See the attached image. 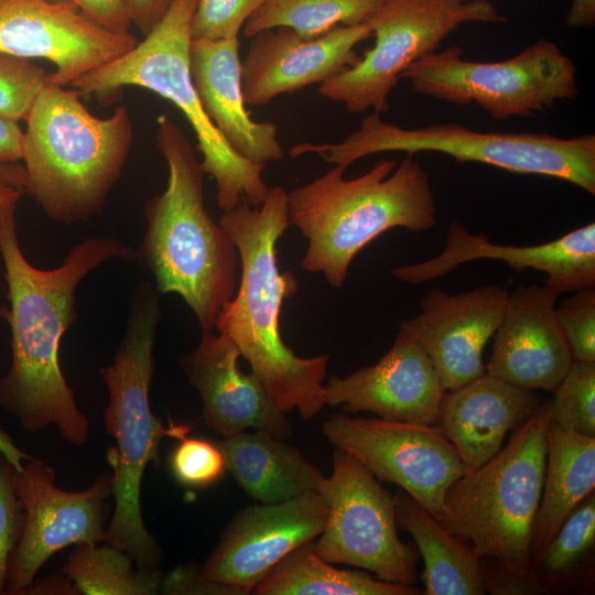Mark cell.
<instances>
[{"label":"cell","mask_w":595,"mask_h":595,"mask_svg":"<svg viewBox=\"0 0 595 595\" xmlns=\"http://www.w3.org/2000/svg\"><path fill=\"white\" fill-rule=\"evenodd\" d=\"M17 204L0 207V256L10 307L11 365L0 376V405L31 432L54 424L63 437L83 444L88 421L77 408L60 366L61 339L76 320L80 281L109 259L131 260L134 252L115 237H89L50 270L34 267L18 239Z\"/></svg>","instance_id":"1"},{"label":"cell","mask_w":595,"mask_h":595,"mask_svg":"<svg viewBox=\"0 0 595 595\" xmlns=\"http://www.w3.org/2000/svg\"><path fill=\"white\" fill-rule=\"evenodd\" d=\"M219 224L237 247L241 274L215 329L235 343L283 412L296 409L311 419L325 407L328 355L299 357L281 337L282 303L298 291L294 273L280 272L277 261V242L291 225L286 191L271 187L260 205L242 202L224 212Z\"/></svg>","instance_id":"2"},{"label":"cell","mask_w":595,"mask_h":595,"mask_svg":"<svg viewBox=\"0 0 595 595\" xmlns=\"http://www.w3.org/2000/svg\"><path fill=\"white\" fill-rule=\"evenodd\" d=\"M156 126L167 184L145 203L147 230L134 258L152 273L159 293L178 294L202 331H214L237 291V247L205 207V173L185 132L167 115Z\"/></svg>","instance_id":"3"},{"label":"cell","mask_w":595,"mask_h":595,"mask_svg":"<svg viewBox=\"0 0 595 595\" xmlns=\"http://www.w3.org/2000/svg\"><path fill=\"white\" fill-rule=\"evenodd\" d=\"M345 170L335 165L286 192L290 224L309 241L301 266L334 288L343 286L356 255L385 231H425L436 224L429 175L413 155L399 164L380 160L351 180Z\"/></svg>","instance_id":"4"},{"label":"cell","mask_w":595,"mask_h":595,"mask_svg":"<svg viewBox=\"0 0 595 595\" xmlns=\"http://www.w3.org/2000/svg\"><path fill=\"white\" fill-rule=\"evenodd\" d=\"M22 164L26 191L61 224L98 215L119 180L132 143L126 107L94 116L75 89L46 82L26 118Z\"/></svg>","instance_id":"5"},{"label":"cell","mask_w":595,"mask_h":595,"mask_svg":"<svg viewBox=\"0 0 595 595\" xmlns=\"http://www.w3.org/2000/svg\"><path fill=\"white\" fill-rule=\"evenodd\" d=\"M158 293L148 282L136 288L123 338L112 364L101 370L109 394L105 423L117 443V450L109 455L115 468L111 486L116 507L106 541L145 569H155L160 551L142 521L143 472L149 462L158 458L163 436L180 439L188 431L184 424L165 428L150 409L153 346L161 317Z\"/></svg>","instance_id":"6"},{"label":"cell","mask_w":595,"mask_h":595,"mask_svg":"<svg viewBox=\"0 0 595 595\" xmlns=\"http://www.w3.org/2000/svg\"><path fill=\"white\" fill-rule=\"evenodd\" d=\"M197 0H173L161 20L141 42L115 61L79 77L71 86L82 98L109 101L126 86L151 90L173 102L191 125L202 169L216 183L223 212L242 202L260 205L269 191L262 178L266 165L240 156L206 115L190 72L191 23Z\"/></svg>","instance_id":"7"},{"label":"cell","mask_w":595,"mask_h":595,"mask_svg":"<svg viewBox=\"0 0 595 595\" xmlns=\"http://www.w3.org/2000/svg\"><path fill=\"white\" fill-rule=\"evenodd\" d=\"M437 152L457 162H477L517 174L543 175L595 194V136L561 138L549 133L483 132L459 123L403 128L380 113L366 116L359 127L337 143H299L298 158L314 153L347 169L355 161L381 152Z\"/></svg>","instance_id":"8"},{"label":"cell","mask_w":595,"mask_h":595,"mask_svg":"<svg viewBox=\"0 0 595 595\" xmlns=\"http://www.w3.org/2000/svg\"><path fill=\"white\" fill-rule=\"evenodd\" d=\"M548 415L544 402L500 451L457 478L444 497L442 522L480 558L532 574L530 541L542 495Z\"/></svg>","instance_id":"9"},{"label":"cell","mask_w":595,"mask_h":595,"mask_svg":"<svg viewBox=\"0 0 595 595\" xmlns=\"http://www.w3.org/2000/svg\"><path fill=\"white\" fill-rule=\"evenodd\" d=\"M401 78L418 94L477 104L495 120L533 117L578 94L573 61L544 37L499 62L468 61L461 47L450 46L420 58Z\"/></svg>","instance_id":"10"},{"label":"cell","mask_w":595,"mask_h":595,"mask_svg":"<svg viewBox=\"0 0 595 595\" xmlns=\"http://www.w3.org/2000/svg\"><path fill=\"white\" fill-rule=\"evenodd\" d=\"M505 21L488 0H385L368 21L374 46L354 66L320 84L317 91L354 113L387 112L402 73L435 52L459 25Z\"/></svg>","instance_id":"11"},{"label":"cell","mask_w":595,"mask_h":595,"mask_svg":"<svg viewBox=\"0 0 595 595\" xmlns=\"http://www.w3.org/2000/svg\"><path fill=\"white\" fill-rule=\"evenodd\" d=\"M327 506L315 552L332 564H347L379 580L413 585L418 552L398 536L393 495L354 456L335 447L333 470L317 491Z\"/></svg>","instance_id":"12"},{"label":"cell","mask_w":595,"mask_h":595,"mask_svg":"<svg viewBox=\"0 0 595 595\" xmlns=\"http://www.w3.org/2000/svg\"><path fill=\"white\" fill-rule=\"evenodd\" d=\"M323 434L378 480L396 484L440 521L447 488L470 472L435 424L331 415Z\"/></svg>","instance_id":"13"},{"label":"cell","mask_w":595,"mask_h":595,"mask_svg":"<svg viewBox=\"0 0 595 595\" xmlns=\"http://www.w3.org/2000/svg\"><path fill=\"white\" fill-rule=\"evenodd\" d=\"M14 486L24 515L4 591L24 594L55 552L71 544L106 540L105 500L112 486L111 479L100 477L86 490H62L55 486L53 469L32 457L15 469Z\"/></svg>","instance_id":"14"},{"label":"cell","mask_w":595,"mask_h":595,"mask_svg":"<svg viewBox=\"0 0 595 595\" xmlns=\"http://www.w3.org/2000/svg\"><path fill=\"white\" fill-rule=\"evenodd\" d=\"M134 35L111 32L74 7L53 0H0V52L50 61L47 80L71 86L137 45Z\"/></svg>","instance_id":"15"},{"label":"cell","mask_w":595,"mask_h":595,"mask_svg":"<svg viewBox=\"0 0 595 595\" xmlns=\"http://www.w3.org/2000/svg\"><path fill=\"white\" fill-rule=\"evenodd\" d=\"M327 512L317 491L249 506L229 522L198 576L249 594L280 560L321 534Z\"/></svg>","instance_id":"16"},{"label":"cell","mask_w":595,"mask_h":595,"mask_svg":"<svg viewBox=\"0 0 595 595\" xmlns=\"http://www.w3.org/2000/svg\"><path fill=\"white\" fill-rule=\"evenodd\" d=\"M509 290L486 284L457 294L433 288L420 312L400 322L433 364L445 390L485 372L483 350L499 325Z\"/></svg>","instance_id":"17"},{"label":"cell","mask_w":595,"mask_h":595,"mask_svg":"<svg viewBox=\"0 0 595 595\" xmlns=\"http://www.w3.org/2000/svg\"><path fill=\"white\" fill-rule=\"evenodd\" d=\"M476 259L506 261L517 272L533 269L545 273L544 284L560 294L595 288V223H588L545 244L505 246L469 232L458 220L447 228L444 249L435 257L390 273L410 284H421Z\"/></svg>","instance_id":"18"},{"label":"cell","mask_w":595,"mask_h":595,"mask_svg":"<svg viewBox=\"0 0 595 595\" xmlns=\"http://www.w3.org/2000/svg\"><path fill=\"white\" fill-rule=\"evenodd\" d=\"M370 36L369 22L338 26L314 39H302L288 28L255 34L241 61L246 105L263 106L280 95L327 82L359 61L355 47Z\"/></svg>","instance_id":"19"},{"label":"cell","mask_w":595,"mask_h":595,"mask_svg":"<svg viewBox=\"0 0 595 595\" xmlns=\"http://www.w3.org/2000/svg\"><path fill=\"white\" fill-rule=\"evenodd\" d=\"M324 402L346 413L434 424L445 389L419 343L399 328L391 348L372 366L346 377H329Z\"/></svg>","instance_id":"20"},{"label":"cell","mask_w":595,"mask_h":595,"mask_svg":"<svg viewBox=\"0 0 595 595\" xmlns=\"http://www.w3.org/2000/svg\"><path fill=\"white\" fill-rule=\"evenodd\" d=\"M560 295L545 284L509 291L486 372L529 390L554 391L573 363L555 317Z\"/></svg>","instance_id":"21"},{"label":"cell","mask_w":595,"mask_h":595,"mask_svg":"<svg viewBox=\"0 0 595 595\" xmlns=\"http://www.w3.org/2000/svg\"><path fill=\"white\" fill-rule=\"evenodd\" d=\"M239 356L235 343L214 329L203 332L197 347L181 359L201 396L206 424L224 436L253 429L288 439L286 413L252 371H241Z\"/></svg>","instance_id":"22"},{"label":"cell","mask_w":595,"mask_h":595,"mask_svg":"<svg viewBox=\"0 0 595 595\" xmlns=\"http://www.w3.org/2000/svg\"><path fill=\"white\" fill-rule=\"evenodd\" d=\"M188 63L201 104L228 144L255 164L283 159L278 127L253 120L246 109L238 37L192 40Z\"/></svg>","instance_id":"23"},{"label":"cell","mask_w":595,"mask_h":595,"mask_svg":"<svg viewBox=\"0 0 595 595\" xmlns=\"http://www.w3.org/2000/svg\"><path fill=\"white\" fill-rule=\"evenodd\" d=\"M542 403L534 390L485 371L445 391L434 424L473 470L497 454L507 433L534 414Z\"/></svg>","instance_id":"24"},{"label":"cell","mask_w":595,"mask_h":595,"mask_svg":"<svg viewBox=\"0 0 595 595\" xmlns=\"http://www.w3.org/2000/svg\"><path fill=\"white\" fill-rule=\"evenodd\" d=\"M226 468L260 504L282 502L318 491L325 478L294 446L267 431H240L218 443Z\"/></svg>","instance_id":"25"},{"label":"cell","mask_w":595,"mask_h":595,"mask_svg":"<svg viewBox=\"0 0 595 595\" xmlns=\"http://www.w3.org/2000/svg\"><path fill=\"white\" fill-rule=\"evenodd\" d=\"M545 441L542 495L530 541L532 570L564 520L595 487V437L570 432L548 420Z\"/></svg>","instance_id":"26"},{"label":"cell","mask_w":595,"mask_h":595,"mask_svg":"<svg viewBox=\"0 0 595 595\" xmlns=\"http://www.w3.org/2000/svg\"><path fill=\"white\" fill-rule=\"evenodd\" d=\"M393 500L398 527L412 536L423 558V594H485L480 556L474 549L401 488Z\"/></svg>","instance_id":"27"},{"label":"cell","mask_w":595,"mask_h":595,"mask_svg":"<svg viewBox=\"0 0 595 595\" xmlns=\"http://www.w3.org/2000/svg\"><path fill=\"white\" fill-rule=\"evenodd\" d=\"M314 540L280 560L252 589L258 595H419L413 585L386 582L335 567L314 550Z\"/></svg>","instance_id":"28"},{"label":"cell","mask_w":595,"mask_h":595,"mask_svg":"<svg viewBox=\"0 0 595 595\" xmlns=\"http://www.w3.org/2000/svg\"><path fill=\"white\" fill-rule=\"evenodd\" d=\"M385 0H267L244 25V34L288 28L302 39L321 36L338 26L368 22Z\"/></svg>","instance_id":"29"},{"label":"cell","mask_w":595,"mask_h":595,"mask_svg":"<svg viewBox=\"0 0 595 595\" xmlns=\"http://www.w3.org/2000/svg\"><path fill=\"white\" fill-rule=\"evenodd\" d=\"M126 552L108 544H79L69 555L64 573L88 595H149L160 588L155 569L134 567Z\"/></svg>","instance_id":"30"},{"label":"cell","mask_w":595,"mask_h":595,"mask_svg":"<svg viewBox=\"0 0 595 595\" xmlns=\"http://www.w3.org/2000/svg\"><path fill=\"white\" fill-rule=\"evenodd\" d=\"M595 544V495L591 493L564 520L532 572L547 586H564L589 570Z\"/></svg>","instance_id":"31"},{"label":"cell","mask_w":595,"mask_h":595,"mask_svg":"<svg viewBox=\"0 0 595 595\" xmlns=\"http://www.w3.org/2000/svg\"><path fill=\"white\" fill-rule=\"evenodd\" d=\"M544 402L548 420L584 436L595 437V361H574Z\"/></svg>","instance_id":"32"},{"label":"cell","mask_w":595,"mask_h":595,"mask_svg":"<svg viewBox=\"0 0 595 595\" xmlns=\"http://www.w3.org/2000/svg\"><path fill=\"white\" fill-rule=\"evenodd\" d=\"M47 75L31 60L0 52V117L26 120Z\"/></svg>","instance_id":"33"},{"label":"cell","mask_w":595,"mask_h":595,"mask_svg":"<svg viewBox=\"0 0 595 595\" xmlns=\"http://www.w3.org/2000/svg\"><path fill=\"white\" fill-rule=\"evenodd\" d=\"M267 0H197L191 23L192 40L238 37L248 19Z\"/></svg>","instance_id":"34"},{"label":"cell","mask_w":595,"mask_h":595,"mask_svg":"<svg viewBox=\"0 0 595 595\" xmlns=\"http://www.w3.org/2000/svg\"><path fill=\"white\" fill-rule=\"evenodd\" d=\"M555 317L574 361H595V288L575 291L555 306Z\"/></svg>","instance_id":"35"},{"label":"cell","mask_w":595,"mask_h":595,"mask_svg":"<svg viewBox=\"0 0 595 595\" xmlns=\"http://www.w3.org/2000/svg\"><path fill=\"white\" fill-rule=\"evenodd\" d=\"M171 457L174 477L183 485L205 487L217 482L226 469L225 458L218 445L201 439L180 437Z\"/></svg>","instance_id":"36"},{"label":"cell","mask_w":595,"mask_h":595,"mask_svg":"<svg viewBox=\"0 0 595 595\" xmlns=\"http://www.w3.org/2000/svg\"><path fill=\"white\" fill-rule=\"evenodd\" d=\"M15 468L1 454L0 457V593L4 592L10 562L19 542L22 524V505L14 486Z\"/></svg>","instance_id":"37"},{"label":"cell","mask_w":595,"mask_h":595,"mask_svg":"<svg viewBox=\"0 0 595 595\" xmlns=\"http://www.w3.org/2000/svg\"><path fill=\"white\" fill-rule=\"evenodd\" d=\"M486 592L491 595L545 594L549 587L536 575L520 576L491 558H480Z\"/></svg>","instance_id":"38"},{"label":"cell","mask_w":595,"mask_h":595,"mask_svg":"<svg viewBox=\"0 0 595 595\" xmlns=\"http://www.w3.org/2000/svg\"><path fill=\"white\" fill-rule=\"evenodd\" d=\"M69 4L98 25L116 33H129L131 20L123 0H53Z\"/></svg>","instance_id":"39"},{"label":"cell","mask_w":595,"mask_h":595,"mask_svg":"<svg viewBox=\"0 0 595 595\" xmlns=\"http://www.w3.org/2000/svg\"><path fill=\"white\" fill-rule=\"evenodd\" d=\"M131 20L145 35L161 20L173 0H123Z\"/></svg>","instance_id":"40"},{"label":"cell","mask_w":595,"mask_h":595,"mask_svg":"<svg viewBox=\"0 0 595 595\" xmlns=\"http://www.w3.org/2000/svg\"><path fill=\"white\" fill-rule=\"evenodd\" d=\"M24 132L17 121L0 117V161L21 162Z\"/></svg>","instance_id":"41"},{"label":"cell","mask_w":595,"mask_h":595,"mask_svg":"<svg viewBox=\"0 0 595 595\" xmlns=\"http://www.w3.org/2000/svg\"><path fill=\"white\" fill-rule=\"evenodd\" d=\"M571 28H591L595 24V0H572L565 15Z\"/></svg>","instance_id":"42"},{"label":"cell","mask_w":595,"mask_h":595,"mask_svg":"<svg viewBox=\"0 0 595 595\" xmlns=\"http://www.w3.org/2000/svg\"><path fill=\"white\" fill-rule=\"evenodd\" d=\"M0 183L24 191L26 173L22 162L0 161Z\"/></svg>","instance_id":"43"},{"label":"cell","mask_w":595,"mask_h":595,"mask_svg":"<svg viewBox=\"0 0 595 595\" xmlns=\"http://www.w3.org/2000/svg\"><path fill=\"white\" fill-rule=\"evenodd\" d=\"M0 454L13 465L19 464L25 456V454L21 452L2 431H0Z\"/></svg>","instance_id":"44"},{"label":"cell","mask_w":595,"mask_h":595,"mask_svg":"<svg viewBox=\"0 0 595 595\" xmlns=\"http://www.w3.org/2000/svg\"><path fill=\"white\" fill-rule=\"evenodd\" d=\"M23 190L0 183V207L9 204H18Z\"/></svg>","instance_id":"45"}]
</instances>
